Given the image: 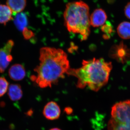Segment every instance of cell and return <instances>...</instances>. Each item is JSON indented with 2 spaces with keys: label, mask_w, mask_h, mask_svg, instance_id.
Instances as JSON below:
<instances>
[{
  "label": "cell",
  "mask_w": 130,
  "mask_h": 130,
  "mask_svg": "<svg viewBox=\"0 0 130 130\" xmlns=\"http://www.w3.org/2000/svg\"><path fill=\"white\" fill-rule=\"evenodd\" d=\"M40 63L34 71L36 76L31 79L40 88L51 87L63 78L70 69L66 53L61 49L43 47L40 49Z\"/></svg>",
  "instance_id": "1"
},
{
  "label": "cell",
  "mask_w": 130,
  "mask_h": 130,
  "mask_svg": "<svg viewBox=\"0 0 130 130\" xmlns=\"http://www.w3.org/2000/svg\"><path fill=\"white\" fill-rule=\"evenodd\" d=\"M112 66L111 62H107L103 58H94L84 60L81 67L71 69L67 74L77 79V86L79 88L86 86L93 91H98L108 82Z\"/></svg>",
  "instance_id": "2"
},
{
  "label": "cell",
  "mask_w": 130,
  "mask_h": 130,
  "mask_svg": "<svg viewBox=\"0 0 130 130\" xmlns=\"http://www.w3.org/2000/svg\"><path fill=\"white\" fill-rule=\"evenodd\" d=\"M65 25L70 32L78 34L82 41L88 39L90 30L88 5L84 2L68 3L64 12Z\"/></svg>",
  "instance_id": "3"
},
{
  "label": "cell",
  "mask_w": 130,
  "mask_h": 130,
  "mask_svg": "<svg viewBox=\"0 0 130 130\" xmlns=\"http://www.w3.org/2000/svg\"><path fill=\"white\" fill-rule=\"evenodd\" d=\"M108 130H130V100L116 103L113 105Z\"/></svg>",
  "instance_id": "4"
},
{
  "label": "cell",
  "mask_w": 130,
  "mask_h": 130,
  "mask_svg": "<svg viewBox=\"0 0 130 130\" xmlns=\"http://www.w3.org/2000/svg\"><path fill=\"white\" fill-rule=\"evenodd\" d=\"M14 44L12 40H8L5 46L0 49V72L1 73L4 72L12 60L11 52Z\"/></svg>",
  "instance_id": "5"
},
{
  "label": "cell",
  "mask_w": 130,
  "mask_h": 130,
  "mask_svg": "<svg viewBox=\"0 0 130 130\" xmlns=\"http://www.w3.org/2000/svg\"><path fill=\"white\" fill-rule=\"evenodd\" d=\"M110 56L122 63L130 59V50L122 43L113 47L110 51Z\"/></svg>",
  "instance_id": "6"
},
{
  "label": "cell",
  "mask_w": 130,
  "mask_h": 130,
  "mask_svg": "<svg viewBox=\"0 0 130 130\" xmlns=\"http://www.w3.org/2000/svg\"><path fill=\"white\" fill-rule=\"evenodd\" d=\"M43 116L47 119L54 120L58 119L60 116V107L54 101L48 102L44 106L43 111Z\"/></svg>",
  "instance_id": "7"
},
{
  "label": "cell",
  "mask_w": 130,
  "mask_h": 130,
  "mask_svg": "<svg viewBox=\"0 0 130 130\" xmlns=\"http://www.w3.org/2000/svg\"><path fill=\"white\" fill-rule=\"evenodd\" d=\"M107 19L106 14L103 9H96L90 16L91 25L94 27L101 26L105 24Z\"/></svg>",
  "instance_id": "8"
},
{
  "label": "cell",
  "mask_w": 130,
  "mask_h": 130,
  "mask_svg": "<svg viewBox=\"0 0 130 130\" xmlns=\"http://www.w3.org/2000/svg\"><path fill=\"white\" fill-rule=\"evenodd\" d=\"M8 74L10 78L12 80L15 81H21L25 76V69L23 65L15 64L9 68Z\"/></svg>",
  "instance_id": "9"
},
{
  "label": "cell",
  "mask_w": 130,
  "mask_h": 130,
  "mask_svg": "<svg viewBox=\"0 0 130 130\" xmlns=\"http://www.w3.org/2000/svg\"><path fill=\"white\" fill-rule=\"evenodd\" d=\"M7 6L14 14L21 12L26 6V0H7Z\"/></svg>",
  "instance_id": "10"
},
{
  "label": "cell",
  "mask_w": 130,
  "mask_h": 130,
  "mask_svg": "<svg viewBox=\"0 0 130 130\" xmlns=\"http://www.w3.org/2000/svg\"><path fill=\"white\" fill-rule=\"evenodd\" d=\"M8 95L9 99L13 101L20 100L23 95L21 86L18 84L10 85L8 88Z\"/></svg>",
  "instance_id": "11"
},
{
  "label": "cell",
  "mask_w": 130,
  "mask_h": 130,
  "mask_svg": "<svg viewBox=\"0 0 130 130\" xmlns=\"http://www.w3.org/2000/svg\"><path fill=\"white\" fill-rule=\"evenodd\" d=\"M12 12L7 5L0 4V24L6 25L13 19Z\"/></svg>",
  "instance_id": "12"
},
{
  "label": "cell",
  "mask_w": 130,
  "mask_h": 130,
  "mask_svg": "<svg viewBox=\"0 0 130 130\" xmlns=\"http://www.w3.org/2000/svg\"><path fill=\"white\" fill-rule=\"evenodd\" d=\"M15 26L20 31H23L27 28L28 24V20L25 13L20 12L16 14L14 19Z\"/></svg>",
  "instance_id": "13"
},
{
  "label": "cell",
  "mask_w": 130,
  "mask_h": 130,
  "mask_svg": "<svg viewBox=\"0 0 130 130\" xmlns=\"http://www.w3.org/2000/svg\"><path fill=\"white\" fill-rule=\"evenodd\" d=\"M120 37L124 39H130V23L124 21L120 24L117 28Z\"/></svg>",
  "instance_id": "14"
},
{
  "label": "cell",
  "mask_w": 130,
  "mask_h": 130,
  "mask_svg": "<svg viewBox=\"0 0 130 130\" xmlns=\"http://www.w3.org/2000/svg\"><path fill=\"white\" fill-rule=\"evenodd\" d=\"M9 83L4 77H0V97L7 92Z\"/></svg>",
  "instance_id": "15"
},
{
  "label": "cell",
  "mask_w": 130,
  "mask_h": 130,
  "mask_svg": "<svg viewBox=\"0 0 130 130\" xmlns=\"http://www.w3.org/2000/svg\"><path fill=\"white\" fill-rule=\"evenodd\" d=\"M102 30L105 34L104 35V38L107 39L109 37V35L112 32V27L110 24H106L102 26Z\"/></svg>",
  "instance_id": "16"
},
{
  "label": "cell",
  "mask_w": 130,
  "mask_h": 130,
  "mask_svg": "<svg viewBox=\"0 0 130 130\" xmlns=\"http://www.w3.org/2000/svg\"><path fill=\"white\" fill-rule=\"evenodd\" d=\"M24 37L26 40H29L33 36V32L32 31L28 29L27 28H25L23 31Z\"/></svg>",
  "instance_id": "17"
},
{
  "label": "cell",
  "mask_w": 130,
  "mask_h": 130,
  "mask_svg": "<svg viewBox=\"0 0 130 130\" xmlns=\"http://www.w3.org/2000/svg\"><path fill=\"white\" fill-rule=\"evenodd\" d=\"M124 13L126 16L130 19V2L128 3L125 8Z\"/></svg>",
  "instance_id": "18"
},
{
  "label": "cell",
  "mask_w": 130,
  "mask_h": 130,
  "mask_svg": "<svg viewBox=\"0 0 130 130\" xmlns=\"http://www.w3.org/2000/svg\"><path fill=\"white\" fill-rule=\"evenodd\" d=\"M61 130L59 128H52V129H50V130Z\"/></svg>",
  "instance_id": "19"
}]
</instances>
